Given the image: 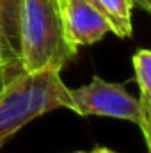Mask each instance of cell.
<instances>
[{
    "instance_id": "cell-1",
    "label": "cell",
    "mask_w": 151,
    "mask_h": 153,
    "mask_svg": "<svg viewBox=\"0 0 151 153\" xmlns=\"http://www.w3.org/2000/svg\"><path fill=\"white\" fill-rule=\"evenodd\" d=\"M71 111L70 87L61 78V70L20 71L0 89V148L25 125L46 112Z\"/></svg>"
},
{
    "instance_id": "cell-2",
    "label": "cell",
    "mask_w": 151,
    "mask_h": 153,
    "mask_svg": "<svg viewBox=\"0 0 151 153\" xmlns=\"http://www.w3.org/2000/svg\"><path fill=\"white\" fill-rule=\"evenodd\" d=\"M76 53L68 41L53 0H23L20 20V66L27 73L62 70Z\"/></svg>"
},
{
    "instance_id": "cell-3",
    "label": "cell",
    "mask_w": 151,
    "mask_h": 153,
    "mask_svg": "<svg viewBox=\"0 0 151 153\" xmlns=\"http://www.w3.org/2000/svg\"><path fill=\"white\" fill-rule=\"evenodd\" d=\"M71 111L78 116H103L137 123L142 126L139 100L126 91L124 85L93 76L89 84L70 89Z\"/></svg>"
},
{
    "instance_id": "cell-4",
    "label": "cell",
    "mask_w": 151,
    "mask_h": 153,
    "mask_svg": "<svg viewBox=\"0 0 151 153\" xmlns=\"http://www.w3.org/2000/svg\"><path fill=\"white\" fill-rule=\"evenodd\" d=\"M61 18L66 38L76 50L80 46L94 45L112 32L110 23L91 0H64Z\"/></svg>"
},
{
    "instance_id": "cell-5",
    "label": "cell",
    "mask_w": 151,
    "mask_h": 153,
    "mask_svg": "<svg viewBox=\"0 0 151 153\" xmlns=\"http://www.w3.org/2000/svg\"><path fill=\"white\" fill-rule=\"evenodd\" d=\"M23 0H0V53L13 71L20 66V20Z\"/></svg>"
},
{
    "instance_id": "cell-6",
    "label": "cell",
    "mask_w": 151,
    "mask_h": 153,
    "mask_svg": "<svg viewBox=\"0 0 151 153\" xmlns=\"http://www.w3.org/2000/svg\"><path fill=\"white\" fill-rule=\"evenodd\" d=\"M133 64V78L139 87V107L142 114L141 132L144 135L146 146H151V52L141 48L132 57Z\"/></svg>"
},
{
    "instance_id": "cell-7",
    "label": "cell",
    "mask_w": 151,
    "mask_h": 153,
    "mask_svg": "<svg viewBox=\"0 0 151 153\" xmlns=\"http://www.w3.org/2000/svg\"><path fill=\"white\" fill-rule=\"evenodd\" d=\"M94 7L107 18L110 30L117 38L132 36V0H91Z\"/></svg>"
},
{
    "instance_id": "cell-8",
    "label": "cell",
    "mask_w": 151,
    "mask_h": 153,
    "mask_svg": "<svg viewBox=\"0 0 151 153\" xmlns=\"http://www.w3.org/2000/svg\"><path fill=\"white\" fill-rule=\"evenodd\" d=\"M20 71H13L5 62H4V59H2V53H0V89L13 78L14 75H18Z\"/></svg>"
},
{
    "instance_id": "cell-9",
    "label": "cell",
    "mask_w": 151,
    "mask_h": 153,
    "mask_svg": "<svg viewBox=\"0 0 151 153\" xmlns=\"http://www.w3.org/2000/svg\"><path fill=\"white\" fill-rule=\"evenodd\" d=\"M132 2H133V5L141 7V9L146 11V13H150L151 11V0H132Z\"/></svg>"
},
{
    "instance_id": "cell-10",
    "label": "cell",
    "mask_w": 151,
    "mask_h": 153,
    "mask_svg": "<svg viewBox=\"0 0 151 153\" xmlns=\"http://www.w3.org/2000/svg\"><path fill=\"white\" fill-rule=\"evenodd\" d=\"M91 153H115L114 150H109V148H96V150H93Z\"/></svg>"
},
{
    "instance_id": "cell-11",
    "label": "cell",
    "mask_w": 151,
    "mask_h": 153,
    "mask_svg": "<svg viewBox=\"0 0 151 153\" xmlns=\"http://www.w3.org/2000/svg\"><path fill=\"white\" fill-rule=\"evenodd\" d=\"M62 4H64V0H59V11H61V7H62Z\"/></svg>"
},
{
    "instance_id": "cell-12",
    "label": "cell",
    "mask_w": 151,
    "mask_h": 153,
    "mask_svg": "<svg viewBox=\"0 0 151 153\" xmlns=\"http://www.w3.org/2000/svg\"><path fill=\"white\" fill-rule=\"evenodd\" d=\"M53 2H55V4H57V7H59V0H53Z\"/></svg>"
},
{
    "instance_id": "cell-13",
    "label": "cell",
    "mask_w": 151,
    "mask_h": 153,
    "mask_svg": "<svg viewBox=\"0 0 151 153\" xmlns=\"http://www.w3.org/2000/svg\"><path fill=\"white\" fill-rule=\"evenodd\" d=\"M76 153H85V152H76Z\"/></svg>"
}]
</instances>
